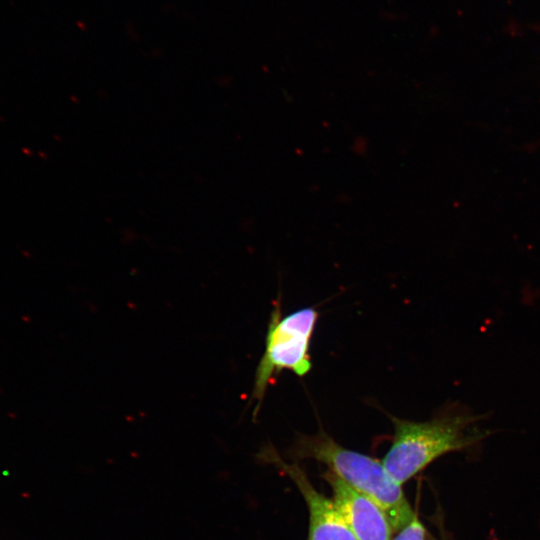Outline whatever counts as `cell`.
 Instances as JSON below:
<instances>
[{"mask_svg": "<svg viewBox=\"0 0 540 540\" xmlns=\"http://www.w3.org/2000/svg\"><path fill=\"white\" fill-rule=\"evenodd\" d=\"M288 455L294 460L313 459L325 464L351 488L375 501L387 514L393 531H399L415 515L402 486L382 461L341 446L323 428L314 435L298 436Z\"/></svg>", "mask_w": 540, "mask_h": 540, "instance_id": "cell-2", "label": "cell"}, {"mask_svg": "<svg viewBox=\"0 0 540 540\" xmlns=\"http://www.w3.org/2000/svg\"><path fill=\"white\" fill-rule=\"evenodd\" d=\"M318 319V312L305 307L286 316L281 315L278 298L270 313L265 350L255 371L251 400L255 401L254 414L262 405L272 378L282 370H290L299 377L312 368L310 342Z\"/></svg>", "mask_w": 540, "mask_h": 540, "instance_id": "cell-3", "label": "cell"}, {"mask_svg": "<svg viewBox=\"0 0 540 540\" xmlns=\"http://www.w3.org/2000/svg\"><path fill=\"white\" fill-rule=\"evenodd\" d=\"M397 532V535L390 540H425L426 538V530L416 514Z\"/></svg>", "mask_w": 540, "mask_h": 540, "instance_id": "cell-6", "label": "cell"}, {"mask_svg": "<svg viewBox=\"0 0 540 540\" xmlns=\"http://www.w3.org/2000/svg\"><path fill=\"white\" fill-rule=\"evenodd\" d=\"M323 478L333 500L357 540H390L393 532L385 511L368 496L351 488L329 470Z\"/></svg>", "mask_w": 540, "mask_h": 540, "instance_id": "cell-5", "label": "cell"}, {"mask_svg": "<svg viewBox=\"0 0 540 540\" xmlns=\"http://www.w3.org/2000/svg\"><path fill=\"white\" fill-rule=\"evenodd\" d=\"M259 458L279 468L303 496L309 513L308 540H357L334 500L316 490L297 463L284 461L270 445L262 449Z\"/></svg>", "mask_w": 540, "mask_h": 540, "instance_id": "cell-4", "label": "cell"}, {"mask_svg": "<svg viewBox=\"0 0 540 540\" xmlns=\"http://www.w3.org/2000/svg\"><path fill=\"white\" fill-rule=\"evenodd\" d=\"M390 418L394 435L381 461L401 486L442 455L469 449L486 437L474 426L483 415H475L459 405L423 422L391 415Z\"/></svg>", "mask_w": 540, "mask_h": 540, "instance_id": "cell-1", "label": "cell"}]
</instances>
